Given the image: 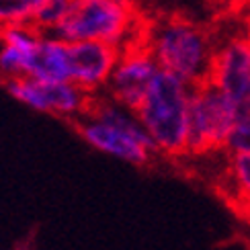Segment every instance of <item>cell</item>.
Segmentation results:
<instances>
[{
    "label": "cell",
    "instance_id": "cell-4",
    "mask_svg": "<svg viewBox=\"0 0 250 250\" xmlns=\"http://www.w3.org/2000/svg\"><path fill=\"white\" fill-rule=\"evenodd\" d=\"M193 86L166 72H158L140 109V123L156 154L189 156V107Z\"/></svg>",
    "mask_w": 250,
    "mask_h": 250
},
{
    "label": "cell",
    "instance_id": "cell-12",
    "mask_svg": "<svg viewBox=\"0 0 250 250\" xmlns=\"http://www.w3.org/2000/svg\"><path fill=\"white\" fill-rule=\"evenodd\" d=\"M43 0H0V27L31 25Z\"/></svg>",
    "mask_w": 250,
    "mask_h": 250
},
{
    "label": "cell",
    "instance_id": "cell-6",
    "mask_svg": "<svg viewBox=\"0 0 250 250\" xmlns=\"http://www.w3.org/2000/svg\"><path fill=\"white\" fill-rule=\"evenodd\" d=\"M4 88L17 103L37 113L76 121L92 105V95L74 82H41L35 78H15L4 82Z\"/></svg>",
    "mask_w": 250,
    "mask_h": 250
},
{
    "label": "cell",
    "instance_id": "cell-1",
    "mask_svg": "<svg viewBox=\"0 0 250 250\" xmlns=\"http://www.w3.org/2000/svg\"><path fill=\"white\" fill-rule=\"evenodd\" d=\"M217 37L213 31L181 17H164L146 25L144 45L160 72L199 86L209 78Z\"/></svg>",
    "mask_w": 250,
    "mask_h": 250
},
{
    "label": "cell",
    "instance_id": "cell-8",
    "mask_svg": "<svg viewBox=\"0 0 250 250\" xmlns=\"http://www.w3.org/2000/svg\"><path fill=\"white\" fill-rule=\"evenodd\" d=\"M215 37L217 43L207 82L232 101L250 107V45L240 31Z\"/></svg>",
    "mask_w": 250,
    "mask_h": 250
},
{
    "label": "cell",
    "instance_id": "cell-2",
    "mask_svg": "<svg viewBox=\"0 0 250 250\" xmlns=\"http://www.w3.org/2000/svg\"><path fill=\"white\" fill-rule=\"evenodd\" d=\"M74 127L90 148L127 164L146 166L156 156L154 144L138 115L107 95L92 99L90 109L74 121Z\"/></svg>",
    "mask_w": 250,
    "mask_h": 250
},
{
    "label": "cell",
    "instance_id": "cell-15",
    "mask_svg": "<svg viewBox=\"0 0 250 250\" xmlns=\"http://www.w3.org/2000/svg\"><path fill=\"white\" fill-rule=\"evenodd\" d=\"M238 15H240V35L250 45V0L238 8Z\"/></svg>",
    "mask_w": 250,
    "mask_h": 250
},
{
    "label": "cell",
    "instance_id": "cell-16",
    "mask_svg": "<svg viewBox=\"0 0 250 250\" xmlns=\"http://www.w3.org/2000/svg\"><path fill=\"white\" fill-rule=\"evenodd\" d=\"M211 2L215 4H220L224 8H232V10H238L244 2H248V0H211Z\"/></svg>",
    "mask_w": 250,
    "mask_h": 250
},
{
    "label": "cell",
    "instance_id": "cell-10",
    "mask_svg": "<svg viewBox=\"0 0 250 250\" xmlns=\"http://www.w3.org/2000/svg\"><path fill=\"white\" fill-rule=\"evenodd\" d=\"M29 78L41 82H70V45L54 35H43L31 62Z\"/></svg>",
    "mask_w": 250,
    "mask_h": 250
},
{
    "label": "cell",
    "instance_id": "cell-11",
    "mask_svg": "<svg viewBox=\"0 0 250 250\" xmlns=\"http://www.w3.org/2000/svg\"><path fill=\"white\" fill-rule=\"evenodd\" d=\"M74 0H43L41 6L37 8V13L33 17V25L37 31H41L43 35H49L64 23V19L70 15Z\"/></svg>",
    "mask_w": 250,
    "mask_h": 250
},
{
    "label": "cell",
    "instance_id": "cell-13",
    "mask_svg": "<svg viewBox=\"0 0 250 250\" xmlns=\"http://www.w3.org/2000/svg\"><path fill=\"white\" fill-rule=\"evenodd\" d=\"M228 176L238 193V199L246 207L250 203V156H230Z\"/></svg>",
    "mask_w": 250,
    "mask_h": 250
},
{
    "label": "cell",
    "instance_id": "cell-14",
    "mask_svg": "<svg viewBox=\"0 0 250 250\" xmlns=\"http://www.w3.org/2000/svg\"><path fill=\"white\" fill-rule=\"evenodd\" d=\"M224 152L228 156H250V111L236 121L232 133L226 140Z\"/></svg>",
    "mask_w": 250,
    "mask_h": 250
},
{
    "label": "cell",
    "instance_id": "cell-3",
    "mask_svg": "<svg viewBox=\"0 0 250 250\" xmlns=\"http://www.w3.org/2000/svg\"><path fill=\"white\" fill-rule=\"evenodd\" d=\"M144 21L129 0H74L54 35L66 43L101 41L117 49L144 43Z\"/></svg>",
    "mask_w": 250,
    "mask_h": 250
},
{
    "label": "cell",
    "instance_id": "cell-5",
    "mask_svg": "<svg viewBox=\"0 0 250 250\" xmlns=\"http://www.w3.org/2000/svg\"><path fill=\"white\" fill-rule=\"evenodd\" d=\"M246 111L250 107L232 101L209 82L195 86L189 107V154L224 150L228 135Z\"/></svg>",
    "mask_w": 250,
    "mask_h": 250
},
{
    "label": "cell",
    "instance_id": "cell-9",
    "mask_svg": "<svg viewBox=\"0 0 250 250\" xmlns=\"http://www.w3.org/2000/svg\"><path fill=\"white\" fill-rule=\"evenodd\" d=\"M70 45V82L99 97L105 92L121 49L101 41H78Z\"/></svg>",
    "mask_w": 250,
    "mask_h": 250
},
{
    "label": "cell",
    "instance_id": "cell-7",
    "mask_svg": "<svg viewBox=\"0 0 250 250\" xmlns=\"http://www.w3.org/2000/svg\"><path fill=\"white\" fill-rule=\"evenodd\" d=\"M158 72V64L154 62L152 54L146 49L144 43L129 45L121 49L115 70H113L103 95L135 113L148 95Z\"/></svg>",
    "mask_w": 250,
    "mask_h": 250
}]
</instances>
